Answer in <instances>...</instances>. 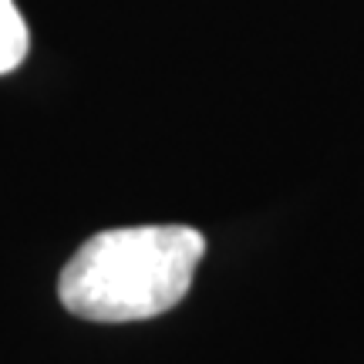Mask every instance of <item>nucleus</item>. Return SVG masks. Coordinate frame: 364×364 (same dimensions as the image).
Returning <instances> with one entry per match:
<instances>
[{
  "mask_svg": "<svg viewBox=\"0 0 364 364\" xmlns=\"http://www.w3.org/2000/svg\"><path fill=\"white\" fill-rule=\"evenodd\" d=\"M206 236L193 226L105 230L65 263L58 297L68 314L95 324H132L172 311L193 287Z\"/></svg>",
  "mask_w": 364,
  "mask_h": 364,
  "instance_id": "obj_1",
  "label": "nucleus"
},
{
  "mask_svg": "<svg viewBox=\"0 0 364 364\" xmlns=\"http://www.w3.org/2000/svg\"><path fill=\"white\" fill-rule=\"evenodd\" d=\"M27 24L14 0H0V75H7L14 68H21L27 58Z\"/></svg>",
  "mask_w": 364,
  "mask_h": 364,
  "instance_id": "obj_2",
  "label": "nucleus"
}]
</instances>
